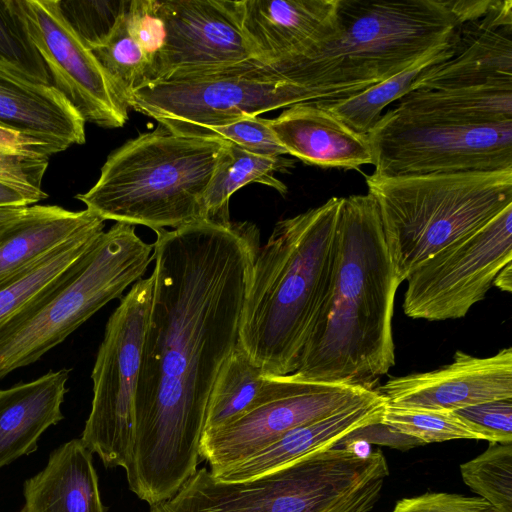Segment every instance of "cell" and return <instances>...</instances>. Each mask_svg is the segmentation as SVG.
Wrapping results in <instances>:
<instances>
[{"instance_id": "1", "label": "cell", "mask_w": 512, "mask_h": 512, "mask_svg": "<svg viewBox=\"0 0 512 512\" xmlns=\"http://www.w3.org/2000/svg\"><path fill=\"white\" fill-rule=\"evenodd\" d=\"M155 233L154 289L125 468L129 489L150 506L176 494L202 462L209 397L238 345L260 248L250 222L201 219Z\"/></svg>"}, {"instance_id": "2", "label": "cell", "mask_w": 512, "mask_h": 512, "mask_svg": "<svg viewBox=\"0 0 512 512\" xmlns=\"http://www.w3.org/2000/svg\"><path fill=\"white\" fill-rule=\"evenodd\" d=\"M399 285L376 200L369 192L342 197L330 288L290 376L374 389L395 364Z\"/></svg>"}, {"instance_id": "3", "label": "cell", "mask_w": 512, "mask_h": 512, "mask_svg": "<svg viewBox=\"0 0 512 512\" xmlns=\"http://www.w3.org/2000/svg\"><path fill=\"white\" fill-rule=\"evenodd\" d=\"M341 198L278 221L255 257L237 347L266 376L298 367L330 288Z\"/></svg>"}, {"instance_id": "4", "label": "cell", "mask_w": 512, "mask_h": 512, "mask_svg": "<svg viewBox=\"0 0 512 512\" xmlns=\"http://www.w3.org/2000/svg\"><path fill=\"white\" fill-rule=\"evenodd\" d=\"M493 0H339L338 31L283 79L316 100L356 94L449 43Z\"/></svg>"}, {"instance_id": "5", "label": "cell", "mask_w": 512, "mask_h": 512, "mask_svg": "<svg viewBox=\"0 0 512 512\" xmlns=\"http://www.w3.org/2000/svg\"><path fill=\"white\" fill-rule=\"evenodd\" d=\"M224 145L158 123L111 152L96 183L76 199L104 221L153 231L201 220L203 196Z\"/></svg>"}, {"instance_id": "6", "label": "cell", "mask_w": 512, "mask_h": 512, "mask_svg": "<svg viewBox=\"0 0 512 512\" xmlns=\"http://www.w3.org/2000/svg\"><path fill=\"white\" fill-rule=\"evenodd\" d=\"M389 469L381 451L335 446L242 481L203 467L149 512H370Z\"/></svg>"}, {"instance_id": "7", "label": "cell", "mask_w": 512, "mask_h": 512, "mask_svg": "<svg viewBox=\"0 0 512 512\" xmlns=\"http://www.w3.org/2000/svg\"><path fill=\"white\" fill-rule=\"evenodd\" d=\"M401 284L440 250L512 205V169L366 177Z\"/></svg>"}, {"instance_id": "8", "label": "cell", "mask_w": 512, "mask_h": 512, "mask_svg": "<svg viewBox=\"0 0 512 512\" xmlns=\"http://www.w3.org/2000/svg\"><path fill=\"white\" fill-rule=\"evenodd\" d=\"M153 253L135 226L116 222L0 329V379L38 361L142 278Z\"/></svg>"}, {"instance_id": "9", "label": "cell", "mask_w": 512, "mask_h": 512, "mask_svg": "<svg viewBox=\"0 0 512 512\" xmlns=\"http://www.w3.org/2000/svg\"><path fill=\"white\" fill-rule=\"evenodd\" d=\"M310 101L306 89L252 59L145 83L131 92L127 106L173 131L219 126Z\"/></svg>"}, {"instance_id": "10", "label": "cell", "mask_w": 512, "mask_h": 512, "mask_svg": "<svg viewBox=\"0 0 512 512\" xmlns=\"http://www.w3.org/2000/svg\"><path fill=\"white\" fill-rule=\"evenodd\" d=\"M154 275L141 278L110 315L91 373V410L80 437L106 468H126L134 439L135 399Z\"/></svg>"}, {"instance_id": "11", "label": "cell", "mask_w": 512, "mask_h": 512, "mask_svg": "<svg viewBox=\"0 0 512 512\" xmlns=\"http://www.w3.org/2000/svg\"><path fill=\"white\" fill-rule=\"evenodd\" d=\"M372 175L394 178L512 169V121L462 124L416 117L396 107L367 133Z\"/></svg>"}, {"instance_id": "12", "label": "cell", "mask_w": 512, "mask_h": 512, "mask_svg": "<svg viewBox=\"0 0 512 512\" xmlns=\"http://www.w3.org/2000/svg\"><path fill=\"white\" fill-rule=\"evenodd\" d=\"M511 262L512 205L420 265L406 280L403 311L427 321L463 318Z\"/></svg>"}, {"instance_id": "13", "label": "cell", "mask_w": 512, "mask_h": 512, "mask_svg": "<svg viewBox=\"0 0 512 512\" xmlns=\"http://www.w3.org/2000/svg\"><path fill=\"white\" fill-rule=\"evenodd\" d=\"M25 31L44 62L51 84L83 120L120 128L128 106L84 39L64 16L60 0H15Z\"/></svg>"}, {"instance_id": "14", "label": "cell", "mask_w": 512, "mask_h": 512, "mask_svg": "<svg viewBox=\"0 0 512 512\" xmlns=\"http://www.w3.org/2000/svg\"><path fill=\"white\" fill-rule=\"evenodd\" d=\"M281 390L216 429L205 431L199 455L211 473L237 464L286 432L327 417L372 397L376 389L311 382L284 376Z\"/></svg>"}, {"instance_id": "15", "label": "cell", "mask_w": 512, "mask_h": 512, "mask_svg": "<svg viewBox=\"0 0 512 512\" xmlns=\"http://www.w3.org/2000/svg\"><path fill=\"white\" fill-rule=\"evenodd\" d=\"M165 38L148 82L252 60L241 28L238 1H158Z\"/></svg>"}, {"instance_id": "16", "label": "cell", "mask_w": 512, "mask_h": 512, "mask_svg": "<svg viewBox=\"0 0 512 512\" xmlns=\"http://www.w3.org/2000/svg\"><path fill=\"white\" fill-rule=\"evenodd\" d=\"M339 0H241V28L254 60L283 78L338 31Z\"/></svg>"}, {"instance_id": "17", "label": "cell", "mask_w": 512, "mask_h": 512, "mask_svg": "<svg viewBox=\"0 0 512 512\" xmlns=\"http://www.w3.org/2000/svg\"><path fill=\"white\" fill-rule=\"evenodd\" d=\"M386 404L404 409L453 412L512 398V348L488 357L461 350L438 369L390 378L377 389Z\"/></svg>"}, {"instance_id": "18", "label": "cell", "mask_w": 512, "mask_h": 512, "mask_svg": "<svg viewBox=\"0 0 512 512\" xmlns=\"http://www.w3.org/2000/svg\"><path fill=\"white\" fill-rule=\"evenodd\" d=\"M512 87V1L493 0L482 15L462 24L454 54L432 66L416 89Z\"/></svg>"}, {"instance_id": "19", "label": "cell", "mask_w": 512, "mask_h": 512, "mask_svg": "<svg viewBox=\"0 0 512 512\" xmlns=\"http://www.w3.org/2000/svg\"><path fill=\"white\" fill-rule=\"evenodd\" d=\"M0 126L44 141L61 152L86 141L85 121L51 83L3 60Z\"/></svg>"}, {"instance_id": "20", "label": "cell", "mask_w": 512, "mask_h": 512, "mask_svg": "<svg viewBox=\"0 0 512 512\" xmlns=\"http://www.w3.org/2000/svg\"><path fill=\"white\" fill-rule=\"evenodd\" d=\"M268 124L278 142L302 162L322 168L359 169L373 165L367 135L350 128L314 101L287 107Z\"/></svg>"}, {"instance_id": "21", "label": "cell", "mask_w": 512, "mask_h": 512, "mask_svg": "<svg viewBox=\"0 0 512 512\" xmlns=\"http://www.w3.org/2000/svg\"><path fill=\"white\" fill-rule=\"evenodd\" d=\"M385 407L386 401L377 391L360 403L298 426L245 460L211 474L217 480L232 482L283 468L311 454L337 446L356 430L379 423Z\"/></svg>"}, {"instance_id": "22", "label": "cell", "mask_w": 512, "mask_h": 512, "mask_svg": "<svg viewBox=\"0 0 512 512\" xmlns=\"http://www.w3.org/2000/svg\"><path fill=\"white\" fill-rule=\"evenodd\" d=\"M68 379L69 370L63 368L0 389V468L34 452L45 430L64 418Z\"/></svg>"}, {"instance_id": "23", "label": "cell", "mask_w": 512, "mask_h": 512, "mask_svg": "<svg viewBox=\"0 0 512 512\" xmlns=\"http://www.w3.org/2000/svg\"><path fill=\"white\" fill-rule=\"evenodd\" d=\"M21 512H106L90 450L72 439L55 450L46 466L23 485Z\"/></svg>"}, {"instance_id": "24", "label": "cell", "mask_w": 512, "mask_h": 512, "mask_svg": "<svg viewBox=\"0 0 512 512\" xmlns=\"http://www.w3.org/2000/svg\"><path fill=\"white\" fill-rule=\"evenodd\" d=\"M99 217L87 209L34 204L0 232V286Z\"/></svg>"}, {"instance_id": "25", "label": "cell", "mask_w": 512, "mask_h": 512, "mask_svg": "<svg viewBox=\"0 0 512 512\" xmlns=\"http://www.w3.org/2000/svg\"><path fill=\"white\" fill-rule=\"evenodd\" d=\"M406 114L462 124L512 121V87L472 86L416 89L398 100Z\"/></svg>"}, {"instance_id": "26", "label": "cell", "mask_w": 512, "mask_h": 512, "mask_svg": "<svg viewBox=\"0 0 512 512\" xmlns=\"http://www.w3.org/2000/svg\"><path fill=\"white\" fill-rule=\"evenodd\" d=\"M293 165L292 160L283 156L256 155L225 142L203 196V219L219 223L231 221L230 197L241 187L250 183L266 185L284 196L288 189L274 174L287 171Z\"/></svg>"}, {"instance_id": "27", "label": "cell", "mask_w": 512, "mask_h": 512, "mask_svg": "<svg viewBox=\"0 0 512 512\" xmlns=\"http://www.w3.org/2000/svg\"><path fill=\"white\" fill-rule=\"evenodd\" d=\"M284 376L269 377L238 347L222 365L205 415L204 431L223 426L281 390Z\"/></svg>"}, {"instance_id": "28", "label": "cell", "mask_w": 512, "mask_h": 512, "mask_svg": "<svg viewBox=\"0 0 512 512\" xmlns=\"http://www.w3.org/2000/svg\"><path fill=\"white\" fill-rule=\"evenodd\" d=\"M460 29L449 43L424 56L401 73L356 94L344 98L316 100L314 102L338 117L353 130L367 135L388 104L400 100L413 91L421 77L432 66L447 60L454 54Z\"/></svg>"}, {"instance_id": "29", "label": "cell", "mask_w": 512, "mask_h": 512, "mask_svg": "<svg viewBox=\"0 0 512 512\" xmlns=\"http://www.w3.org/2000/svg\"><path fill=\"white\" fill-rule=\"evenodd\" d=\"M104 228L105 221L98 218L0 286V329L81 257L105 231Z\"/></svg>"}, {"instance_id": "30", "label": "cell", "mask_w": 512, "mask_h": 512, "mask_svg": "<svg viewBox=\"0 0 512 512\" xmlns=\"http://www.w3.org/2000/svg\"><path fill=\"white\" fill-rule=\"evenodd\" d=\"M127 104L131 92L148 81L150 62L127 30L125 1L106 34L86 43Z\"/></svg>"}, {"instance_id": "31", "label": "cell", "mask_w": 512, "mask_h": 512, "mask_svg": "<svg viewBox=\"0 0 512 512\" xmlns=\"http://www.w3.org/2000/svg\"><path fill=\"white\" fill-rule=\"evenodd\" d=\"M460 472L464 483L498 512H512V443H490Z\"/></svg>"}, {"instance_id": "32", "label": "cell", "mask_w": 512, "mask_h": 512, "mask_svg": "<svg viewBox=\"0 0 512 512\" xmlns=\"http://www.w3.org/2000/svg\"><path fill=\"white\" fill-rule=\"evenodd\" d=\"M380 423L422 445L456 439L481 440L453 412L404 409L386 404Z\"/></svg>"}, {"instance_id": "33", "label": "cell", "mask_w": 512, "mask_h": 512, "mask_svg": "<svg viewBox=\"0 0 512 512\" xmlns=\"http://www.w3.org/2000/svg\"><path fill=\"white\" fill-rule=\"evenodd\" d=\"M173 132L191 137L222 140L261 156L278 157L287 154L271 130L268 119L259 116H249L219 126L182 127Z\"/></svg>"}, {"instance_id": "34", "label": "cell", "mask_w": 512, "mask_h": 512, "mask_svg": "<svg viewBox=\"0 0 512 512\" xmlns=\"http://www.w3.org/2000/svg\"><path fill=\"white\" fill-rule=\"evenodd\" d=\"M0 60L51 83L47 68L25 31L15 0H0Z\"/></svg>"}, {"instance_id": "35", "label": "cell", "mask_w": 512, "mask_h": 512, "mask_svg": "<svg viewBox=\"0 0 512 512\" xmlns=\"http://www.w3.org/2000/svg\"><path fill=\"white\" fill-rule=\"evenodd\" d=\"M51 157L0 146V182L35 196L48 198L42 182Z\"/></svg>"}, {"instance_id": "36", "label": "cell", "mask_w": 512, "mask_h": 512, "mask_svg": "<svg viewBox=\"0 0 512 512\" xmlns=\"http://www.w3.org/2000/svg\"><path fill=\"white\" fill-rule=\"evenodd\" d=\"M453 413L481 440L512 443V398L480 403Z\"/></svg>"}, {"instance_id": "37", "label": "cell", "mask_w": 512, "mask_h": 512, "mask_svg": "<svg viewBox=\"0 0 512 512\" xmlns=\"http://www.w3.org/2000/svg\"><path fill=\"white\" fill-rule=\"evenodd\" d=\"M125 19L129 34L147 56L151 68L165 38L164 23L158 12V1H125Z\"/></svg>"}, {"instance_id": "38", "label": "cell", "mask_w": 512, "mask_h": 512, "mask_svg": "<svg viewBox=\"0 0 512 512\" xmlns=\"http://www.w3.org/2000/svg\"><path fill=\"white\" fill-rule=\"evenodd\" d=\"M112 2L91 1H62L61 10L86 43H91L102 37L113 25L116 17L107 15L118 13L121 1L116 7L110 8Z\"/></svg>"}, {"instance_id": "39", "label": "cell", "mask_w": 512, "mask_h": 512, "mask_svg": "<svg viewBox=\"0 0 512 512\" xmlns=\"http://www.w3.org/2000/svg\"><path fill=\"white\" fill-rule=\"evenodd\" d=\"M392 512H498L481 497L448 493H426L404 498Z\"/></svg>"}, {"instance_id": "40", "label": "cell", "mask_w": 512, "mask_h": 512, "mask_svg": "<svg viewBox=\"0 0 512 512\" xmlns=\"http://www.w3.org/2000/svg\"><path fill=\"white\" fill-rule=\"evenodd\" d=\"M37 202L35 196L0 182V208H22Z\"/></svg>"}, {"instance_id": "41", "label": "cell", "mask_w": 512, "mask_h": 512, "mask_svg": "<svg viewBox=\"0 0 512 512\" xmlns=\"http://www.w3.org/2000/svg\"><path fill=\"white\" fill-rule=\"evenodd\" d=\"M493 286L504 292L512 291V262L508 263L495 277Z\"/></svg>"}, {"instance_id": "42", "label": "cell", "mask_w": 512, "mask_h": 512, "mask_svg": "<svg viewBox=\"0 0 512 512\" xmlns=\"http://www.w3.org/2000/svg\"><path fill=\"white\" fill-rule=\"evenodd\" d=\"M29 207V206H28ZM27 207L0 208V232L24 214Z\"/></svg>"}, {"instance_id": "43", "label": "cell", "mask_w": 512, "mask_h": 512, "mask_svg": "<svg viewBox=\"0 0 512 512\" xmlns=\"http://www.w3.org/2000/svg\"><path fill=\"white\" fill-rule=\"evenodd\" d=\"M1 127V126H0Z\"/></svg>"}]
</instances>
